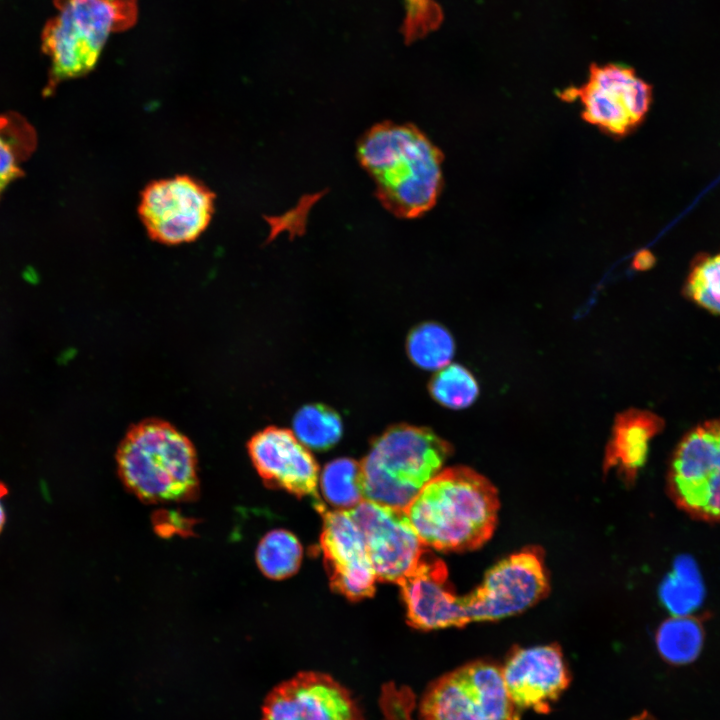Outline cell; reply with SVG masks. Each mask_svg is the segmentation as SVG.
<instances>
[{"mask_svg":"<svg viewBox=\"0 0 720 720\" xmlns=\"http://www.w3.org/2000/svg\"><path fill=\"white\" fill-rule=\"evenodd\" d=\"M704 643L700 621L688 615H674L664 621L656 633V645L662 658L672 665L696 660Z\"/></svg>","mask_w":720,"mask_h":720,"instance_id":"d6986e66","label":"cell"},{"mask_svg":"<svg viewBox=\"0 0 720 720\" xmlns=\"http://www.w3.org/2000/svg\"><path fill=\"white\" fill-rule=\"evenodd\" d=\"M321 491L336 510H350L364 500L361 465L350 458L335 459L324 467L320 476Z\"/></svg>","mask_w":720,"mask_h":720,"instance_id":"603a6c76","label":"cell"},{"mask_svg":"<svg viewBox=\"0 0 720 720\" xmlns=\"http://www.w3.org/2000/svg\"><path fill=\"white\" fill-rule=\"evenodd\" d=\"M501 669L475 661L443 675L426 691L423 720H519Z\"/></svg>","mask_w":720,"mask_h":720,"instance_id":"52a82bcc","label":"cell"},{"mask_svg":"<svg viewBox=\"0 0 720 720\" xmlns=\"http://www.w3.org/2000/svg\"><path fill=\"white\" fill-rule=\"evenodd\" d=\"M405 3L406 17L401 31L407 43L424 37L440 26L443 13L434 0H405Z\"/></svg>","mask_w":720,"mask_h":720,"instance_id":"4316f807","label":"cell"},{"mask_svg":"<svg viewBox=\"0 0 720 720\" xmlns=\"http://www.w3.org/2000/svg\"><path fill=\"white\" fill-rule=\"evenodd\" d=\"M323 517L320 546L331 588L349 600L371 597L376 575L363 535L346 510H318Z\"/></svg>","mask_w":720,"mask_h":720,"instance_id":"4fadbf2b","label":"cell"},{"mask_svg":"<svg viewBox=\"0 0 720 720\" xmlns=\"http://www.w3.org/2000/svg\"><path fill=\"white\" fill-rule=\"evenodd\" d=\"M376 196L394 216L417 218L436 204L443 185L442 152L412 124L382 122L357 144Z\"/></svg>","mask_w":720,"mask_h":720,"instance_id":"6da1fadb","label":"cell"},{"mask_svg":"<svg viewBox=\"0 0 720 720\" xmlns=\"http://www.w3.org/2000/svg\"><path fill=\"white\" fill-rule=\"evenodd\" d=\"M346 511L363 535L377 580L397 584L426 552L405 510L363 500Z\"/></svg>","mask_w":720,"mask_h":720,"instance_id":"8fae6325","label":"cell"},{"mask_svg":"<svg viewBox=\"0 0 720 720\" xmlns=\"http://www.w3.org/2000/svg\"><path fill=\"white\" fill-rule=\"evenodd\" d=\"M451 453L449 442L426 427H389L360 462L364 500L406 510Z\"/></svg>","mask_w":720,"mask_h":720,"instance_id":"5b68a950","label":"cell"},{"mask_svg":"<svg viewBox=\"0 0 720 720\" xmlns=\"http://www.w3.org/2000/svg\"><path fill=\"white\" fill-rule=\"evenodd\" d=\"M501 671L512 703L539 713L549 712L570 682L564 656L555 644L514 649Z\"/></svg>","mask_w":720,"mask_h":720,"instance_id":"5bb4252c","label":"cell"},{"mask_svg":"<svg viewBox=\"0 0 720 720\" xmlns=\"http://www.w3.org/2000/svg\"><path fill=\"white\" fill-rule=\"evenodd\" d=\"M57 13L44 25L41 49L50 67L43 96L64 81L91 72L113 32L132 27L137 0H53Z\"/></svg>","mask_w":720,"mask_h":720,"instance_id":"277c9868","label":"cell"},{"mask_svg":"<svg viewBox=\"0 0 720 720\" xmlns=\"http://www.w3.org/2000/svg\"><path fill=\"white\" fill-rule=\"evenodd\" d=\"M261 720H362L349 691L329 675L303 672L266 696Z\"/></svg>","mask_w":720,"mask_h":720,"instance_id":"7c38bea8","label":"cell"},{"mask_svg":"<svg viewBox=\"0 0 720 720\" xmlns=\"http://www.w3.org/2000/svg\"><path fill=\"white\" fill-rule=\"evenodd\" d=\"M659 594L674 615H687L697 607L702 600L703 586L694 562L688 558L677 560L661 584Z\"/></svg>","mask_w":720,"mask_h":720,"instance_id":"cb8c5ba5","label":"cell"},{"mask_svg":"<svg viewBox=\"0 0 720 720\" xmlns=\"http://www.w3.org/2000/svg\"><path fill=\"white\" fill-rule=\"evenodd\" d=\"M407 352L416 366L425 370H439L450 363L455 352V342L445 327L426 322L409 333Z\"/></svg>","mask_w":720,"mask_h":720,"instance_id":"44dd1931","label":"cell"},{"mask_svg":"<svg viewBox=\"0 0 720 720\" xmlns=\"http://www.w3.org/2000/svg\"><path fill=\"white\" fill-rule=\"evenodd\" d=\"M37 132L18 112L0 114V196L10 183L24 176L22 164L36 150Z\"/></svg>","mask_w":720,"mask_h":720,"instance_id":"ac0fdd59","label":"cell"},{"mask_svg":"<svg viewBox=\"0 0 720 720\" xmlns=\"http://www.w3.org/2000/svg\"><path fill=\"white\" fill-rule=\"evenodd\" d=\"M498 510L494 485L471 468L457 466L440 471L405 512L425 547L467 551L490 539Z\"/></svg>","mask_w":720,"mask_h":720,"instance_id":"7a4b0ae2","label":"cell"},{"mask_svg":"<svg viewBox=\"0 0 720 720\" xmlns=\"http://www.w3.org/2000/svg\"><path fill=\"white\" fill-rule=\"evenodd\" d=\"M252 464L264 483L298 497L317 494L318 465L307 447L284 428L267 427L248 442Z\"/></svg>","mask_w":720,"mask_h":720,"instance_id":"9a60e30c","label":"cell"},{"mask_svg":"<svg viewBox=\"0 0 720 720\" xmlns=\"http://www.w3.org/2000/svg\"><path fill=\"white\" fill-rule=\"evenodd\" d=\"M684 292L698 306L720 316V251L695 257Z\"/></svg>","mask_w":720,"mask_h":720,"instance_id":"d4e9b609","label":"cell"},{"mask_svg":"<svg viewBox=\"0 0 720 720\" xmlns=\"http://www.w3.org/2000/svg\"><path fill=\"white\" fill-rule=\"evenodd\" d=\"M549 589L542 551L528 547L492 566L461 604L468 623L496 621L533 606Z\"/></svg>","mask_w":720,"mask_h":720,"instance_id":"9c48e42d","label":"cell"},{"mask_svg":"<svg viewBox=\"0 0 720 720\" xmlns=\"http://www.w3.org/2000/svg\"><path fill=\"white\" fill-rule=\"evenodd\" d=\"M630 720H656V719L653 718V717H652L650 714H648L647 712H644V713H642V714H639V715L633 717V718L630 719Z\"/></svg>","mask_w":720,"mask_h":720,"instance_id":"f546056e","label":"cell"},{"mask_svg":"<svg viewBox=\"0 0 720 720\" xmlns=\"http://www.w3.org/2000/svg\"><path fill=\"white\" fill-rule=\"evenodd\" d=\"M397 584L411 626L433 630L468 624L461 597L448 581L445 563L427 551Z\"/></svg>","mask_w":720,"mask_h":720,"instance_id":"2e32d148","label":"cell"},{"mask_svg":"<svg viewBox=\"0 0 720 720\" xmlns=\"http://www.w3.org/2000/svg\"><path fill=\"white\" fill-rule=\"evenodd\" d=\"M8 494L7 486L0 482V533L2 532L6 522V511L2 504L1 499Z\"/></svg>","mask_w":720,"mask_h":720,"instance_id":"f1b7e54d","label":"cell"},{"mask_svg":"<svg viewBox=\"0 0 720 720\" xmlns=\"http://www.w3.org/2000/svg\"><path fill=\"white\" fill-rule=\"evenodd\" d=\"M566 101L578 97L582 117L615 136H624L645 119L652 103V87L622 64H592L588 81L560 93Z\"/></svg>","mask_w":720,"mask_h":720,"instance_id":"30bf717a","label":"cell"},{"mask_svg":"<svg viewBox=\"0 0 720 720\" xmlns=\"http://www.w3.org/2000/svg\"><path fill=\"white\" fill-rule=\"evenodd\" d=\"M667 489L693 518L720 521V417L695 426L680 440L669 465Z\"/></svg>","mask_w":720,"mask_h":720,"instance_id":"ba28073f","label":"cell"},{"mask_svg":"<svg viewBox=\"0 0 720 720\" xmlns=\"http://www.w3.org/2000/svg\"><path fill=\"white\" fill-rule=\"evenodd\" d=\"M116 462L125 487L143 502L190 501L198 495L195 448L166 421L147 419L131 426Z\"/></svg>","mask_w":720,"mask_h":720,"instance_id":"3957f363","label":"cell"},{"mask_svg":"<svg viewBox=\"0 0 720 720\" xmlns=\"http://www.w3.org/2000/svg\"><path fill=\"white\" fill-rule=\"evenodd\" d=\"M663 427V419L651 411L631 408L619 413L606 447L604 471L616 468L626 480H633L647 460L651 440Z\"/></svg>","mask_w":720,"mask_h":720,"instance_id":"e0dca14e","label":"cell"},{"mask_svg":"<svg viewBox=\"0 0 720 720\" xmlns=\"http://www.w3.org/2000/svg\"><path fill=\"white\" fill-rule=\"evenodd\" d=\"M215 199L205 183L181 174L148 183L140 193L137 212L151 240L179 245L197 240L207 230Z\"/></svg>","mask_w":720,"mask_h":720,"instance_id":"8992f818","label":"cell"},{"mask_svg":"<svg viewBox=\"0 0 720 720\" xmlns=\"http://www.w3.org/2000/svg\"><path fill=\"white\" fill-rule=\"evenodd\" d=\"M435 401L450 409L471 406L479 395V386L472 373L459 364H448L438 370L429 383Z\"/></svg>","mask_w":720,"mask_h":720,"instance_id":"484cf974","label":"cell"},{"mask_svg":"<svg viewBox=\"0 0 720 720\" xmlns=\"http://www.w3.org/2000/svg\"><path fill=\"white\" fill-rule=\"evenodd\" d=\"M302 547L289 531L276 529L268 532L259 542L256 562L268 578L281 580L292 576L299 569Z\"/></svg>","mask_w":720,"mask_h":720,"instance_id":"ffe728a7","label":"cell"},{"mask_svg":"<svg viewBox=\"0 0 720 720\" xmlns=\"http://www.w3.org/2000/svg\"><path fill=\"white\" fill-rule=\"evenodd\" d=\"M293 430L307 448L327 450L341 438L343 426L340 416L323 404H309L297 411Z\"/></svg>","mask_w":720,"mask_h":720,"instance_id":"7402d4cb","label":"cell"},{"mask_svg":"<svg viewBox=\"0 0 720 720\" xmlns=\"http://www.w3.org/2000/svg\"><path fill=\"white\" fill-rule=\"evenodd\" d=\"M655 263L654 255L648 250L640 251L633 260V266L637 270H647Z\"/></svg>","mask_w":720,"mask_h":720,"instance_id":"83f0119b","label":"cell"}]
</instances>
